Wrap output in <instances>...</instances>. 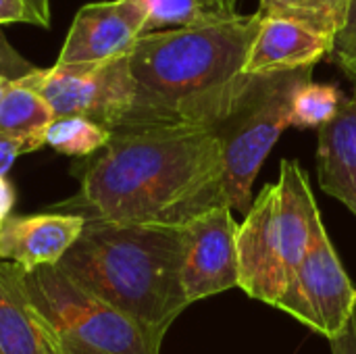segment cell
<instances>
[{
	"label": "cell",
	"instance_id": "4fadbf2b",
	"mask_svg": "<svg viewBox=\"0 0 356 354\" xmlns=\"http://www.w3.org/2000/svg\"><path fill=\"white\" fill-rule=\"evenodd\" d=\"M317 173L321 190L356 217V88L334 121L319 129Z\"/></svg>",
	"mask_w": 356,
	"mask_h": 354
},
{
	"label": "cell",
	"instance_id": "6da1fadb",
	"mask_svg": "<svg viewBox=\"0 0 356 354\" xmlns=\"http://www.w3.org/2000/svg\"><path fill=\"white\" fill-rule=\"evenodd\" d=\"M73 175L79 179L77 192L52 204V213L186 227L227 204L219 142L200 127L115 129L100 152L73 167Z\"/></svg>",
	"mask_w": 356,
	"mask_h": 354
},
{
	"label": "cell",
	"instance_id": "5bb4252c",
	"mask_svg": "<svg viewBox=\"0 0 356 354\" xmlns=\"http://www.w3.org/2000/svg\"><path fill=\"white\" fill-rule=\"evenodd\" d=\"M0 353L63 354L58 340L19 286L17 265L0 261Z\"/></svg>",
	"mask_w": 356,
	"mask_h": 354
},
{
	"label": "cell",
	"instance_id": "e0dca14e",
	"mask_svg": "<svg viewBox=\"0 0 356 354\" xmlns=\"http://www.w3.org/2000/svg\"><path fill=\"white\" fill-rule=\"evenodd\" d=\"M265 17L296 21L317 33L336 38L344 27L350 0H259Z\"/></svg>",
	"mask_w": 356,
	"mask_h": 354
},
{
	"label": "cell",
	"instance_id": "9a60e30c",
	"mask_svg": "<svg viewBox=\"0 0 356 354\" xmlns=\"http://www.w3.org/2000/svg\"><path fill=\"white\" fill-rule=\"evenodd\" d=\"M48 102L21 83H6L0 90V138L27 144L29 152L46 146L44 136L54 121Z\"/></svg>",
	"mask_w": 356,
	"mask_h": 354
},
{
	"label": "cell",
	"instance_id": "52a82bcc",
	"mask_svg": "<svg viewBox=\"0 0 356 354\" xmlns=\"http://www.w3.org/2000/svg\"><path fill=\"white\" fill-rule=\"evenodd\" d=\"M17 83L40 94L54 117H83L111 131L123 127L136 96L129 54L100 63L38 67Z\"/></svg>",
	"mask_w": 356,
	"mask_h": 354
},
{
	"label": "cell",
	"instance_id": "30bf717a",
	"mask_svg": "<svg viewBox=\"0 0 356 354\" xmlns=\"http://www.w3.org/2000/svg\"><path fill=\"white\" fill-rule=\"evenodd\" d=\"M144 27L142 10L129 0L83 4L69 27L56 63H100L127 56L146 33Z\"/></svg>",
	"mask_w": 356,
	"mask_h": 354
},
{
	"label": "cell",
	"instance_id": "d6986e66",
	"mask_svg": "<svg viewBox=\"0 0 356 354\" xmlns=\"http://www.w3.org/2000/svg\"><path fill=\"white\" fill-rule=\"evenodd\" d=\"M344 98H346L344 92L334 83L309 81L296 92L292 100L290 125L298 129H309V127L321 129L323 125L332 123L334 117L340 113Z\"/></svg>",
	"mask_w": 356,
	"mask_h": 354
},
{
	"label": "cell",
	"instance_id": "7402d4cb",
	"mask_svg": "<svg viewBox=\"0 0 356 354\" xmlns=\"http://www.w3.org/2000/svg\"><path fill=\"white\" fill-rule=\"evenodd\" d=\"M6 23H31L40 27L27 0H0V27Z\"/></svg>",
	"mask_w": 356,
	"mask_h": 354
},
{
	"label": "cell",
	"instance_id": "277c9868",
	"mask_svg": "<svg viewBox=\"0 0 356 354\" xmlns=\"http://www.w3.org/2000/svg\"><path fill=\"white\" fill-rule=\"evenodd\" d=\"M321 223L309 175L298 161L284 159L280 179L263 186L238 225L240 288L277 309Z\"/></svg>",
	"mask_w": 356,
	"mask_h": 354
},
{
	"label": "cell",
	"instance_id": "ac0fdd59",
	"mask_svg": "<svg viewBox=\"0 0 356 354\" xmlns=\"http://www.w3.org/2000/svg\"><path fill=\"white\" fill-rule=\"evenodd\" d=\"M113 138V131L83 117H56L44 136L48 148L65 156L88 159L100 152Z\"/></svg>",
	"mask_w": 356,
	"mask_h": 354
},
{
	"label": "cell",
	"instance_id": "cb8c5ba5",
	"mask_svg": "<svg viewBox=\"0 0 356 354\" xmlns=\"http://www.w3.org/2000/svg\"><path fill=\"white\" fill-rule=\"evenodd\" d=\"M330 348L332 354H356V313L346 330L338 338L330 340Z\"/></svg>",
	"mask_w": 356,
	"mask_h": 354
},
{
	"label": "cell",
	"instance_id": "ba28073f",
	"mask_svg": "<svg viewBox=\"0 0 356 354\" xmlns=\"http://www.w3.org/2000/svg\"><path fill=\"white\" fill-rule=\"evenodd\" d=\"M277 309L327 342L338 338L350 323L356 313V288L323 223L317 227L315 240L294 271Z\"/></svg>",
	"mask_w": 356,
	"mask_h": 354
},
{
	"label": "cell",
	"instance_id": "9c48e42d",
	"mask_svg": "<svg viewBox=\"0 0 356 354\" xmlns=\"http://www.w3.org/2000/svg\"><path fill=\"white\" fill-rule=\"evenodd\" d=\"M234 288H240L238 225L225 204L186 225L184 290L194 305Z\"/></svg>",
	"mask_w": 356,
	"mask_h": 354
},
{
	"label": "cell",
	"instance_id": "5b68a950",
	"mask_svg": "<svg viewBox=\"0 0 356 354\" xmlns=\"http://www.w3.org/2000/svg\"><path fill=\"white\" fill-rule=\"evenodd\" d=\"M313 81V67L250 75L229 111L211 127L223 159L225 196L232 211L248 215L254 179L290 125L296 92Z\"/></svg>",
	"mask_w": 356,
	"mask_h": 354
},
{
	"label": "cell",
	"instance_id": "44dd1931",
	"mask_svg": "<svg viewBox=\"0 0 356 354\" xmlns=\"http://www.w3.org/2000/svg\"><path fill=\"white\" fill-rule=\"evenodd\" d=\"M35 69H38L35 65H31L25 56H21L10 46L4 31L0 29V90L6 83H15V81H19L23 77H27Z\"/></svg>",
	"mask_w": 356,
	"mask_h": 354
},
{
	"label": "cell",
	"instance_id": "2e32d148",
	"mask_svg": "<svg viewBox=\"0 0 356 354\" xmlns=\"http://www.w3.org/2000/svg\"><path fill=\"white\" fill-rule=\"evenodd\" d=\"M134 2L146 21L144 31H163L179 27H200L221 23L229 17L217 0H129ZM238 17V15H236Z\"/></svg>",
	"mask_w": 356,
	"mask_h": 354
},
{
	"label": "cell",
	"instance_id": "484cf974",
	"mask_svg": "<svg viewBox=\"0 0 356 354\" xmlns=\"http://www.w3.org/2000/svg\"><path fill=\"white\" fill-rule=\"evenodd\" d=\"M40 27H50V0H27Z\"/></svg>",
	"mask_w": 356,
	"mask_h": 354
},
{
	"label": "cell",
	"instance_id": "ffe728a7",
	"mask_svg": "<svg viewBox=\"0 0 356 354\" xmlns=\"http://www.w3.org/2000/svg\"><path fill=\"white\" fill-rule=\"evenodd\" d=\"M334 61L356 88V0H350L344 27L334 38Z\"/></svg>",
	"mask_w": 356,
	"mask_h": 354
},
{
	"label": "cell",
	"instance_id": "4316f807",
	"mask_svg": "<svg viewBox=\"0 0 356 354\" xmlns=\"http://www.w3.org/2000/svg\"><path fill=\"white\" fill-rule=\"evenodd\" d=\"M217 2H219V6H221L229 17L240 15V13H238V0H217Z\"/></svg>",
	"mask_w": 356,
	"mask_h": 354
},
{
	"label": "cell",
	"instance_id": "83f0119b",
	"mask_svg": "<svg viewBox=\"0 0 356 354\" xmlns=\"http://www.w3.org/2000/svg\"><path fill=\"white\" fill-rule=\"evenodd\" d=\"M0 354H2V353H0Z\"/></svg>",
	"mask_w": 356,
	"mask_h": 354
},
{
	"label": "cell",
	"instance_id": "603a6c76",
	"mask_svg": "<svg viewBox=\"0 0 356 354\" xmlns=\"http://www.w3.org/2000/svg\"><path fill=\"white\" fill-rule=\"evenodd\" d=\"M21 154H29L27 144H23V142H19V140L0 138V177H6L8 169L13 167V163H15Z\"/></svg>",
	"mask_w": 356,
	"mask_h": 354
},
{
	"label": "cell",
	"instance_id": "7a4b0ae2",
	"mask_svg": "<svg viewBox=\"0 0 356 354\" xmlns=\"http://www.w3.org/2000/svg\"><path fill=\"white\" fill-rule=\"evenodd\" d=\"M263 13L144 33L131 54L136 83L125 127L188 125L209 129L229 111L248 81L244 73Z\"/></svg>",
	"mask_w": 356,
	"mask_h": 354
},
{
	"label": "cell",
	"instance_id": "8992f818",
	"mask_svg": "<svg viewBox=\"0 0 356 354\" xmlns=\"http://www.w3.org/2000/svg\"><path fill=\"white\" fill-rule=\"evenodd\" d=\"M17 277L27 300L52 328L63 354H161L165 336L75 284L58 265Z\"/></svg>",
	"mask_w": 356,
	"mask_h": 354
},
{
	"label": "cell",
	"instance_id": "3957f363",
	"mask_svg": "<svg viewBox=\"0 0 356 354\" xmlns=\"http://www.w3.org/2000/svg\"><path fill=\"white\" fill-rule=\"evenodd\" d=\"M184 261L186 227L86 221L58 267L86 292L167 336L190 307Z\"/></svg>",
	"mask_w": 356,
	"mask_h": 354
},
{
	"label": "cell",
	"instance_id": "7c38bea8",
	"mask_svg": "<svg viewBox=\"0 0 356 354\" xmlns=\"http://www.w3.org/2000/svg\"><path fill=\"white\" fill-rule=\"evenodd\" d=\"M334 52V38L317 33L296 21L265 17L248 52L244 73H277L315 67L323 56Z\"/></svg>",
	"mask_w": 356,
	"mask_h": 354
},
{
	"label": "cell",
	"instance_id": "8fae6325",
	"mask_svg": "<svg viewBox=\"0 0 356 354\" xmlns=\"http://www.w3.org/2000/svg\"><path fill=\"white\" fill-rule=\"evenodd\" d=\"M86 225L79 215L38 213L10 217L0 230V261L17 265L23 273L38 267H56L77 242Z\"/></svg>",
	"mask_w": 356,
	"mask_h": 354
},
{
	"label": "cell",
	"instance_id": "d4e9b609",
	"mask_svg": "<svg viewBox=\"0 0 356 354\" xmlns=\"http://www.w3.org/2000/svg\"><path fill=\"white\" fill-rule=\"evenodd\" d=\"M13 209H15V190L6 177H0V230L13 217L10 215Z\"/></svg>",
	"mask_w": 356,
	"mask_h": 354
}]
</instances>
